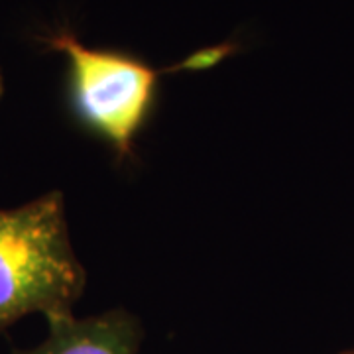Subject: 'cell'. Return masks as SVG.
<instances>
[{"label":"cell","instance_id":"6da1fadb","mask_svg":"<svg viewBox=\"0 0 354 354\" xmlns=\"http://www.w3.org/2000/svg\"><path fill=\"white\" fill-rule=\"evenodd\" d=\"M85 268L69 241L62 191L0 209V335L22 317L73 315Z\"/></svg>","mask_w":354,"mask_h":354},{"label":"cell","instance_id":"7a4b0ae2","mask_svg":"<svg viewBox=\"0 0 354 354\" xmlns=\"http://www.w3.org/2000/svg\"><path fill=\"white\" fill-rule=\"evenodd\" d=\"M44 41L67 57L71 101L79 118L109 140L120 158L130 156L134 136L156 99L160 71L124 51L88 48L67 30Z\"/></svg>","mask_w":354,"mask_h":354},{"label":"cell","instance_id":"3957f363","mask_svg":"<svg viewBox=\"0 0 354 354\" xmlns=\"http://www.w3.org/2000/svg\"><path fill=\"white\" fill-rule=\"evenodd\" d=\"M142 342L138 317L127 309L79 319L62 315L48 319V337L32 348L12 354H136Z\"/></svg>","mask_w":354,"mask_h":354},{"label":"cell","instance_id":"277c9868","mask_svg":"<svg viewBox=\"0 0 354 354\" xmlns=\"http://www.w3.org/2000/svg\"><path fill=\"white\" fill-rule=\"evenodd\" d=\"M2 95H4V79H2V71H0V101H2Z\"/></svg>","mask_w":354,"mask_h":354},{"label":"cell","instance_id":"5b68a950","mask_svg":"<svg viewBox=\"0 0 354 354\" xmlns=\"http://www.w3.org/2000/svg\"><path fill=\"white\" fill-rule=\"evenodd\" d=\"M341 354H354V348L353 351H344V353H341Z\"/></svg>","mask_w":354,"mask_h":354}]
</instances>
